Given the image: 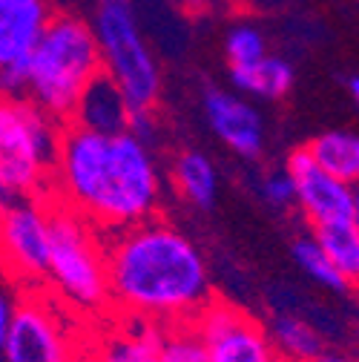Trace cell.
I'll use <instances>...</instances> for the list:
<instances>
[{"mask_svg":"<svg viewBox=\"0 0 359 362\" xmlns=\"http://www.w3.org/2000/svg\"><path fill=\"white\" fill-rule=\"evenodd\" d=\"M15 202H18V196H15V193H12V190L4 185V181H0V216H4V213H6V210L15 204Z\"/></svg>","mask_w":359,"mask_h":362,"instance_id":"cell-26","label":"cell"},{"mask_svg":"<svg viewBox=\"0 0 359 362\" xmlns=\"http://www.w3.org/2000/svg\"><path fill=\"white\" fill-rule=\"evenodd\" d=\"M0 98H26V61L0 69Z\"/></svg>","mask_w":359,"mask_h":362,"instance_id":"cell-24","label":"cell"},{"mask_svg":"<svg viewBox=\"0 0 359 362\" xmlns=\"http://www.w3.org/2000/svg\"><path fill=\"white\" fill-rule=\"evenodd\" d=\"M259 199L273 210H290L293 207V178L288 167H271L259 178Z\"/></svg>","mask_w":359,"mask_h":362,"instance_id":"cell-23","label":"cell"},{"mask_svg":"<svg viewBox=\"0 0 359 362\" xmlns=\"http://www.w3.org/2000/svg\"><path fill=\"white\" fill-rule=\"evenodd\" d=\"M170 185L184 204L210 210L218 199V170L201 150H182L172 158Z\"/></svg>","mask_w":359,"mask_h":362,"instance_id":"cell-15","label":"cell"},{"mask_svg":"<svg viewBox=\"0 0 359 362\" xmlns=\"http://www.w3.org/2000/svg\"><path fill=\"white\" fill-rule=\"evenodd\" d=\"M104 250L115 316L175 328L190 325L216 299L207 256L161 216L104 236Z\"/></svg>","mask_w":359,"mask_h":362,"instance_id":"cell-2","label":"cell"},{"mask_svg":"<svg viewBox=\"0 0 359 362\" xmlns=\"http://www.w3.org/2000/svg\"><path fill=\"white\" fill-rule=\"evenodd\" d=\"M230 81L236 86V93L250 101H279L293 89L296 72L290 61L267 52L261 61L250 66L230 69Z\"/></svg>","mask_w":359,"mask_h":362,"instance_id":"cell-16","label":"cell"},{"mask_svg":"<svg viewBox=\"0 0 359 362\" xmlns=\"http://www.w3.org/2000/svg\"><path fill=\"white\" fill-rule=\"evenodd\" d=\"M89 23L98 40L101 69L121 89L132 115H155L161 101V69L141 35L132 0H95V18Z\"/></svg>","mask_w":359,"mask_h":362,"instance_id":"cell-5","label":"cell"},{"mask_svg":"<svg viewBox=\"0 0 359 362\" xmlns=\"http://www.w3.org/2000/svg\"><path fill=\"white\" fill-rule=\"evenodd\" d=\"M201 112L210 132L233 156L256 161L264 153V118L250 98L210 86L201 98Z\"/></svg>","mask_w":359,"mask_h":362,"instance_id":"cell-11","label":"cell"},{"mask_svg":"<svg viewBox=\"0 0 359 362\" xmlns=\"http://www.w3.org/2000/svg\"><path fill=\"white\" fill-rule=\"evenodd\" d=\"M172 6H178V9H184V12H199V9H204L210 0H170Z\"/></svg>","mask_w":359,"mask_h":362,"instance_id":"cell-27","label":"cell"},{"mask_svg":"<svg viewBox=\"0 0 359 362\" xmlns=\"http://www.w3.org/2000/svg\"><path fill=\"white\" fill-rule=\"evenodd\" d=\"M285 167L293 178V207L310 230H322L353 218V187L325 173L305 147L293 150Z\"/></svg>","mask_w":359,"mask_h":362,"instance_id":"cell-10","label":"cell"},{"mask_svg":"<svg viewBox=\"0 0 359 362\" xmlns=\"http://www.w3.org/2000/svg\"><path fill=\"white\" fill-rule=\"evenodd\" d=\"M164 328L110 313L86 337V362H158Z\"/></svg>","mask_w":359,"mask_h":362,"instance_id":"cell-12","label":"cell"},{"mask_svg":"<svg viewBox=\"0 0 359 362\" xmlns=\"http://www.w3.org/2000/svg\"><path fill=\"white\" fill-rule=\"evenodd\" d=\"M49 202L78 213L98 233L110 236L158 216L164 173L153 147L136 132L104 135L64 124Z\"/></svg>","mask_w":359,"mask_h":362,"instance_id":"cell-1","label":"cell"},{"mask_svg":"<svg viewBox=\"0 0 359 362\" xmlns=\"http://www.w3.org/2000/svg\"><path fill=\"white\" fill-rule=\"evenodd\" d=\"M0 362H6V359H4V351H0Z\"/></svg>","mask_w":359,"mask_h":362,"instance_id":"cell-30","label":"cell"},{"mask_svg":"<svg viewBox=\"0 0 359 362\" xmlns=\"http://www.w3.org/2000/svg\"><path fill=\"white\" fill-rule=\"evenodd\" d=\"M49 199H18L0 216V267L23 291H43L49 262Z\"/></svg>","mask_w":359,"mask_h":362,"instance_id":"cell-8","label":"cell"},{"mask_svg":"<svg viewBox=\"0 0 359 362\" xmlns=\"http://www.w3.org/2000/svg\"><path fill=\"white\" fill-rule=\"evenodd\" d=\"M190 325L204 342L207 362H282L267 328L233 302L213 299Z\"/></svg>","mask_w":359,"mask_h":362,"instance_id":"cell-9","label":"cell"},{"mask_svg":"<svg viewBox=\"0 0 359 362\" xmlns=\"http://www.w3.org/2000/svg\"><path fill=\"white\" fill-rule=\"evenodd\" d=\"M15 316H18V299L0 293V345L9 339L12 325H15Z\"/></svg>","mask_w":359,"mask_h":362,"instance_id":"cell-25","label":"cell"},{"mask_svg":"<svg viewBox=\"0 0 359 362\" xmlns=\"http://www.w3.org/2000/svg\"><path fill=\"white\" fill-rule=\"evenodd\" d=\"M290 256L296 262V267L302 274L325 291H348V285L342 282V276L336 274L334 262L328 259V253L322 250L319 239L313 233H299L293 242H290Z\"/></svg>","mask_w":359,"mask_h":362,"instance_id":"cell-20","label":"cell"},{"mask_svg":"<svg viewBox=\"0 0 359 362\" xmlns=\"http://www.w3.org/2000/svg\"><path fill=\"white\" fill-rule=\"evenodd\" d=\"M345 86H348V95H351V101H353L356 112H359V75H351Z\"/></svg>","mask_w":359,"mask_h":362,"instance_id":"cell-29","label":"cell"},{"mask_svg":"<svg viewBox=\"0 0 359 362\" xmlns=\"http://www.w3.org/2000/svg\"><path fill=\"white\" fill-rule=\"evenodd\" d=\"M271 334L276 354L288 362H317L325 354V339L307 320L293 313H276L271 325H264Z\"/></svg>","mask_w":359,"mask_h":362,"instance_id":"cell-18","label":"cell"},{"mask_svg":"<svg viewBox=\"0 0 359 362\" xmlns=\"http://www.w3.org/2000/svg\"><path fill=\"white\" fill-rule=\"evenodd\" d=\"M317 362H359V356L353 354H336V351H325Z\"/></svg>","mask_w":359,"mask_h":362,"instance_id":"cell-28","label":"cell"},{"mask_svg":"<svg viewBox=\"0 0 359 362\" xmlns=\"http://www.w3.org/2000/svg\"><path fill=\"white\" fill-rule=\"evenodd\" d=\"M55 12V0H0V69L29 58Z\"/></svg>","mask_w":359,"mask_h":362,"instance_id":"cell-13","label":"cell"},{"mask_svg":"<svg viewBox=\"0 0 359 362\" xmlns=\"http://www.w3.org/2000/svg\"><path fill=\"white\" fill-rule=\"evenodd\" d=\"M43 291L86 325L112 313L104 233L55 202L49 210V262Z\"/></svg>","mask_w":359,"mask_h":362,"instance_id":"cell-4","label":"cell"},{"mask_svg":"<svg viewBox=\"0 0 359 362\" xmlns=\"http://www.w3.org/2000/svg\"><path fill=\"white\" fill-rule=\"evenodd\" d=\"M310 158L348 187H359V132L328 129L305 144Z\"/></svg>","mask_w":359,"mask_h":362,"instance_id":"cell-17","label":"cell"},{"mask_svg":"<svg viewBox=\"0 0 359 362\" xmlns=\"http://www.w3.org/2000/svg\"><path fill=\"white\" fill-rule=\"evenodd\" d=\"M9 339L0 345L6 362H86V337L78 316L47 291H23Z\"/></svg>","mask_w":359,"mask_h":362,"instance_id":"cell-7","label":"cell"},{"mask_svg":"<svg viewBox=\"0 0 359 362\" xmlns=\"http://www.w3.org/2000/svg\"><path fill=\"white\" fill-rule=\"evenodd\" d=\"M61 127L29 98H0V181L18 199H49Z\"/></svg>","mask_w":359,"mask_h":362,"instance_id":"cell-6","label":"cell"},{"mask_svg":"<svg viewBox=\"0 0 359 362\" xmlns=\"http://www.w3.org/2000/svg\"><path fill=\"white\" fill-rule=\"evenodd\" d=\"M310 233L319 239L322 250L334 262L342 282L348 288H359V228H356V221L351 218V221L331 224V228L310 230Z\"/></svg>","mask_w":359,"mask_h":362,"instance_id":"cell-19","label":"cell"},{"mask_svg":"<svg viewBox=\"0 0 359 362\" xmlns=\"http://www.w3.org/2000/svg\"><path fill=\"white\" fill-rule=\"evenodd\" d=\"M101 72L93 23L72 12H55L26 58V98L66 124L83 89Z\"/></svg>","mask_w":359,"mask_h":362,"instance_id":"cell-3","label":"cell"},{"mask_svg":"<svg viewBox=\"0 0 359 362\" xmlns=\"http://www.w3.org/2000/svg\"><path fill=\"white\" fill-rule=\"evenodd\" d=\"M129 118H132V110L124 101L121 89L101 72L83 89V95L66 124H78L83 129L104 132V135H118L129 129Z\"/></svg>","mask_w":359,"mask_h":362,"instance_id":"cell-14","label":"cell"},{"mask_svg":"<svg viewBox=\"0 0 359 362\" xmlns=\"http://www.w3.org/2000/svg\"><path fill=\"white\" fill-rule=\"evenodd\" d=\"M158 362H207V351H204V342L199 339L196 328L193 325L164 328Z\"/></svg>","mask_w":359,"mask_h":362,"instance_id":"cell-22","label":"cell"},{"mask_svg":"<svg viewBox=\"0 0 359 362\" xmlns=\"http://www.w3.org/2000/svg\"><path fill=\"white\" fill-rule=\"evenodd\" d=\"M267 55V37L253 23H236L224 35V58L230 69L250 66Z\"/></svg>","mask_w":359,"mask_h":362,"instance_id":"cell-21","label":"cell"}]
</instances>
